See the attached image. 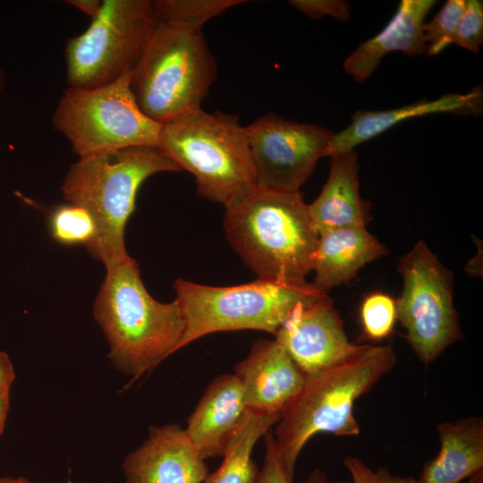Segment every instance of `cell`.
Here are the masks:
<instances>
[{
    "instance_id": "cell-20",
    "label": "cell",
    "mask_w": 483,
    "mask_h": 483,
    "mask_svg": "<svg viewBox=\"0 0 483 483\" xmlns=\"http://www.w3.org/2000/svg\"><path fill=\"white\" fill-rule=\"evenodd\" d=\"M441 447L428 461L418 483H461L483 470V420L469 416L436 425Z\"/></svg>"
},
{
    "instance_id": "cell-11",
    "label": "cell",
    "mask_w": 483,
    "mask_h": 483,
    "mask_svg": "<svg viewBox=\"0 0 483 483\" xmlns=\"http://www.w3.org/2000/svg\"><path fill=\"white\" fill-rule=\"evenodd\" d=\"M257 186L300 191L326 157L333 132L317 124L299 123L267 114L245 127Z\"/></svg>"
},
{
    "instance_id": "cell-7",
    "label": "cell",
    "mask_w": 483,
    "mask_h": 483,
    "mask_svg": "<svg viewBox=\"0 0 483 483\" xmlns=\"http://www.w3.org/2000/svg\"><path fill=\"white\" fill-rule=\"evenodd\" d=\"M174 287L185 321L179 350L216 332L254 329L275 335L299 302L322 292L312 283L262 279L217 287L177 278Z\"/></svg>"
},
{
    "instance_id": "cell-31",
    "label": "cell",
    "mask_w": 483,
    "mask_h": 483,
    "mask_svg": "<svg viewBox=\"0 0 483 483\" xmlns=\"http://www.w3.org/2000/svg\"><path fill=\"white\" fill-rule=\"evenodd\" d=\"M67 3L77 7L91 19L98 13L102 4V2L97 0H70Z\"/></svg>"
},
{
    "instance_id": "cell-22",
    "label": "cell",
    "mask_w": 483,
    "mask_h": 483,
    "mask_svg": "<svg viewBox=\"0 0 483 483\" xmlns=\"http://www.w3.org/2000/svg\"><path fill=\"white\" fill-rule=\"evenodd\" d=\"M241 0H156L153 10L158 21L199 28L209 19L240 4Z\"/></svg>"
},
{
    "instance_id": "cell-15",
    "label": "cell",
    "mask_w": 483,
    "mask_h": 483,
    "mask_svg": "<svg viewBox=\"0 0 483 483\" xmlns=\"http://www.w3.org/2000/svg\"><path fill=\"white\" fill-rule=\"evenodd\" d=\"M246 412L239 379L224 374L208 385L184 431L203 460L223 456Z\"/></svg>"
},
{
    "instance_id": "cell-18",
    "label": "cell",
    "mask_w": 483,
    "mask_h": 483,
    "mask_svg": "<svg viewBox=\"0 0 483 483\" xmlns=\"http://www.w3.org/2000/svg\"><path fill=\"white\" fill-rule=\"evenodd\" d=\"M370 203L360 193L358 156L354 150L331 157L328 178L318 197L308 205L318 234L349 227H366Z\"/></svg>"
},
{
    "instance_id": "cell-16",
    "label": "cell",
    "mask_w": 483,
    "mask_h": 483,
    "mask_svg": "<svg viewBox=\"0 0 483 483\" xmlns=\"http://www.w3.org/2000/svg\"><path fill=\"white\" fill-rule=\"evenodd\" d=\"M482 103V89L475 88L464 94L451 93L436 99L420 100L394 109L357 111L345 129L333 134L326 157L354 150L358 145L408 119L442 113L479 114Z\"/></svg>"
},
{
    "instance_id": "cell-36",
    "label": "cell",
    "mask_w": 483,
    "mask_h": 483,
    "mask_svg": "<svg viewBox=\"0 0 483 483\" xmlns=\"http://www.w3.org/2000/svg\"><path fill=\"white\" fill-rule=\"evenodd\" d=\"M4 83H5V77L3 71L0 69V93L4 89Z\"/></svg>"
},
{
    "instance_id": "cell-3",
    "label": "cell",
    "mask_w": 483,
    "mask_h": 483,
    "mask_svg": "<svg viewBox=\"0 0 483 483\" xmlns=\"http://www.w3.org/2000/svg\"><path fill=\"white\" fill-rule=\"evenodd\" d=\"M396 363L390 345L362 344L352 355L308 377L295 399L283 411L275 440L287 472L293 476L296 461L318 433L357 436L355 401L368 393Z\"/></svg>"
},
{
    "instance_id": "cell-34",
    "label": "cell",
    "mask_w": 483,
    "mask_h": 483,
    "mask_svg": "<svg viewBox=\"0 0 483 483\" xmlns=\"http://www.w3.org/2000/svg\"><path fill=\"white\" fill-rule=\"evenodd\" d=\"M0 483H31L25 478H12V477H4L0 478Z\"/></svg>"
},
{
    "instance_id": "cell-17",
    "label": "cell",
    "mask_w": 483,
    "mask_h": 483,
    "mask_svg": "<svg viewBox=\"0 0 483 483\" xmlns=\"http://www.w3.org/2000/svg\"><path fill=\"white\" fill-rule=\"evenodd\" d=\"M436 3L435 0H402L386 26L344 60V72L362 83L390 52L399 51L409 56L427 54L423 26Z\"/></svg>"
},
{
    "instance_id": "cell-10",
    "label": "cell",
    "mask_w": 483,
    "mask_h": 483,
    "mask_svg": "<svg viewBox=\"0 0 483 483\" xmlns=\"http://www.w3.org/2000/svg\"><path fill=\"white\" fill-rule=\"evenodd\" d=\"M397 270L403 288L395 301L396 318L414 353L427 366L462 337L453 301V275L424 241L401 258Z\"/></svg>"
},
{
    "instance_id": "cell-29",
    "label": "cell",
    "mask_w": 483,
    "mask_h": 483,
    "mask_svg": "<svg viewBox=\"0 0 483 483\" xmlns=\"http://www.w3.org/2000/svg\"><path fill=\"white\" fill-rule=\"evenodd\" d=\"M291 5L312 19L330 16L346 21L351 15V5L343 0H292Z\"/></svg>"
},
{
    "instance_id": "cell-4",
    "label": "cell",
    "mask_w": 483,
    "mask_h": 483,
    "mask_svg": "<svg viewBox=\"0 0 483 483\" xmlns=\"http://www.w3.org/2000/svg\"><path fill=\"white\" fill-rule=\"evenodd\" d=\"M180 170L158 148L151 147L103 150L79 157L71 165L62 194L93 216L97 235L89 251L106 269L129 257L124 231L140 186L157 173Z\"/></svg>"
},
{
    "instance_id": "cell-6",
    "label": "cell",
    "mask_w": 483,
    "mask_h": 483,
    "mask_svg": "<svg viewBox=\"0 0 483 483\" xmlns=\"http://www.w3.org/2000/svg\"><path fill=\"white\" fill-rule=\"evenodd\" d=\"M216 78L201 29L158 21L131 73L140 110L160 124L200 108Z\"/></svg>"
},
{
    "instance_id": "cell-12",
    "label": "cell",
    "mask_w": 483,
    "mask_h": 483,
    "mask_svg": "<svg viewBox=\"0 0 483 483\" xmlns=\"http://www.w3.org/2000/svg\"><path fill=\"white\" fill-rule=\"evenodd\" d=\"M306 377L358 352L362 344L348 339L343 321L327 293L299 302L275 334Z\"/></svg>"
},
{
    "instance_id": "cell-21",
    "label": "cell",
    "mask_w": 483,
    "mask_h": 483,
    "mask_svg": "<svg viewBox=\"0 0 483 483\" xmlns=\"http://www.w3.org/2000/svg\"><path fill=\"white\" fill-rule=\"evenodd\" d=\"M281 414L247 412L230 438L221 466L203 483H256L259 470L251 458L258 440L278 422Z\"/></svg>"
},
{
    "instance_id": "cell-14",
    "label": "cell",
    "mask_w": 483,
    "mask_h": 483,
    "mask_svg": "<svg viewBox=\"0 0 483 483\" xmlns=\"http://www.w3.org/2000/svg\"><path fill=\"white\" fill-rule=\"evenodd\" d=\"M123 469L125 483H203L209 474L177 424L150 427L148 437L126 456Z\"/></svg>"
},
{
    "instance_id": "cell-25",
    "label": "cell",
    "mask_w": 483,
    "mask_h": 483,
    "mask_svg": "<svg viewBox=\"0 0 483 483\" xmlns=\"http://www.w3.org/2000/svg\"><path fill=\"white\" fill-rule=\"evenodd\" d=\"M395 301L388 294L373 292L367 296L360 307V320L367 338L379 341L394 330L396 321Z\"/></svg>"
},
{
    "instance_id": "cell-9",
    "label": "cell",
    "mask_w": 483,
    "mask_h": 483,
    "mask_svg": "<svg viewBox=\"0 0 483 483\" xmlns=\"http://www.w3.org/2000/svg\"><path fill=\"white\" fill-rule=\"evenodd\" d=\"M157 23L152 1H102L88 29L66 42L68 87L94 89L131 73Z\"/></svg>"
},
{
    "instance_id": "cell-30",
    "label": "cell",
    "mask_w": 483,
    "mask_h": 483,
    "mask_svg": "<svg viewBox=\"0 0 483 483\" xmlns=\"http://www.w3.org/2000/svg\"><path fill=\"white\" fill-rule=\"evenodd\" d=\"M14 378V369L8 355L0 351V394L10 392Z\"/></svg>"
},
{
    "instance_id": "cell-5",
    "label": "cell",
    "mask_w": 483,
    "mask_h": 483,
    "mask_svg": "<svg viewBox=\"0 0 483 483\" xmlns=\"http://www.w3.org/2000/svg\"><path fill=\"white\" fill-rule=\"evenodd\" d=\"M158 148L211 201L226 206L257 186L246 130L234 115L201 108L180 114L161 124Z\"/></svg>"
},
{
    "instance_id": "cell-2",
    "label": "cell",
    "mask_w": 483,
    "mask_h": 483,
    "mask_svg": "<svg viewBox=\"0 0 483 483\" xmlns=\"http://www.w3.org/2000/svg\"><path fill=\"white\" fill-rule=\"evenodd\" d=\"M94 316L108 342L113 365L134 379L178 351L185 331L177 300L156 301L130 256L106 269Z\"/></svg>"
},
{
    "instance_id": "cell-35",
    "label": "cell",
    "mask_w": 483,
    "mask_h": 483,
    "mask_svg": "<svg viewBox=\"0 0 483 483\" xmlns=\"http://www.w3.org/2000/svg\"><path fill=\"white\" fill-rule=\"evenodd\" d=\"M465 483H483V470L470 476Z\"/></svg>"
},
{
    "instance_id": "cell-28",
    "label": "cell",
    "mask_w": 483,
    "mask_h": 483,
    "mask_svg": "<svg viewBox=\"0 0 483 483\" xmlns=\"http://www.w3.org/2000/svg\"><path fill=\"white\" fill-rule=\"evenodd\" d=\"M264 436L265 460L256 483H293V476L284 467L275 436L269 431Z\"/></svg>"
},
{
    "instance_id": "cell-26",
    "label": "cell",
    "mask_w": 483,
    "mask_h": 483,
    "mask_svg": "<svg viewBox=\"0 0 483 483\" xmlns=\"http://www.w3.org/2000/svg\"><path fill=\"white\" fill-rule=\"evenodd\" d=\"M483 42V4L467 0L453 44L478 53Z\"/></svg>"
},
{
    "instance_id": "cell-27",
    "label": "cell",
    "mask_w": 483,
    "mask_h": 483,
    "mask_svg": "<svg viewBox=\"0 0 483 483\" xmlns=\"http://www.w3.org/2000/svg\"><path fill=\"white\" fill-rule=\"evenodd\" d=\"M352 483H418L417 479L391 474L386 470H372L362 460L352 455L343 460Z\"/></svg>"
},
{
    "instance_id": "cell-23",
    "label": "cell",
    "mask_w": 483,
    "mask_h": 483,
    "mask_svg": "<svg viewBox=\"0 0 483 483\" xmlns=\"http://www.w3.org/2000/svg\"><path fill=\"white\" fill-rule=\"evenodd\" d=\"M49 229L55 241L64 245L81 244L88 250L94 244L97 224L84 208L67 204L55 208L49 216Z\"/></svg>"
},
{
    "instance_id": "cell-13",
    "label": "cell",
    "mask_w": 483,
    "mask_h": 483,
    "mask_svg": "<svg viewBox=\"0 0 483 483\" xmlns=\"http://www.w3.org/2000/svg\"><path fill=\"white\" fill-rule=\"evenodd\" d=\"M233 369L247 410L260 414H282L307 379L275 340L255 342L249 355Z\"/></svg>"
},
{
    "instance_id": "cell-33",
    "label": "cell",
    "mask_w": 483,
    "mask_h": 483,
    "mask_svg": "<svg viewBox=\"0 0 483 483\" xmlns=\"http://www.w3.org/2000/svg\"><path fill=\"white\" fill-rule=\"evenodd\" d=\"M302 483H348L345 481H332L326 474L320 470H314Z\"/></svg>"
},
{
    "instance_id": "cell-1",
    "label": "cell",
    "mask_w": 483,
    "mask_h": 483,
    "mask_svg": "<svg viewBox=\"0 0 483 483\" xmlns=\"http://www.w3.org/2000/svg\"><path fill=\"white\" fill-rule=\"evenodd\" d=\"M226 237L258 279L304 285L319 234L301 191L256 186L225 206Z\"/></svg>"
},
{
    "instance_id": "cell-8",
    "label": "cell",
    "mask_w": 483,
    "mask_h": 483,
    "mask_svg": "<svg viewBox=\"0 0 483 483\" xmlns=\"http://www.w3.org/2000/svg\"><path fill=\"white\" fill-rule=\"evenodd\" d=\"M130 78L131 73L105 86L68 87L63 92L52 123L79 157L103 150L158 148L161 124L140 110Z\"/></svg>"
},
{
    "instance_id": "cell-19",
    "label": "cell",
    "mask_w": 483,
    "mask_h": 483,
    "mask_svg": "<svg viewBox=\"0 0 483 483\" xmlns=\"http://www.w3.org/2000/svg\"><path fill=\"white\" fill-rule=\"evenodd\" d=\"M387 254L386 247L366 227L330 230L319 234L313 285L327 293L353 279L366 264Z\"/></svg>"
},
{
    "instance_id": "cell-32",
    "label": "cell",
    "mask_w": 483,
    "mask_h": 483,
    "mask_svg": "<svg viewBox=\"0 0 483 483\" xmlns=\"http://www.w3.org/2000/svg\"><path fill=\"white\" fill-rule=\"evenodd\" d=\"M9 408H10V392L0 394V435L4 431Z\"/></svg>"
},
{
    "instance_id": "cell-24",
    "label": "cell",
    "mask_w": 483,
    "mask_h": 483,
    "mask_svg": "<svg viewBox=\"0 0 483 483\" xmlns=\"http://www.w3.org/2000/svg\"><path fill=\"white\" fill-rule=\"evenodd\" d=\"M466 0H448L429 22L423 26L427 55H436L453 44Z\"/></svg>"
}]
</instances>
